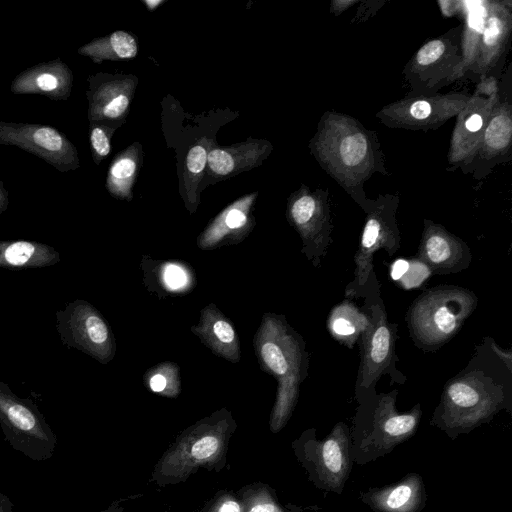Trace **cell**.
Returning a JSON list of instances; mask_svg holds the SVG:
<instances>
[{"label": "cell", "mask_w": 512, "mask_h": 512, "mask_svg": "<svg viewBox=\"0 0 512 512\" xmlns=\"http://www.w3.org/2000/svg\"><path fill=\"white\" fill-rule=\"evenodd\" d=\"M112 132L113 129L108 126L90 124V145L96 164H99L110 153Z\"/></svg>", "instance_id": "25"}, {"label": "cell", "mask_w": 512, "mask_h": 512, "mask_svg": "<svg viewBox=\"0 0 512 512\" xmlns=\"http://www.w3.org/2000/svg\"><path fill=\"white\" fill-rule=\"evenodd\" d=\"M207 149L203 145H194L188 151L185 162V182L188 186L197 185L207 164Z\"/></svg>", "instance_id": "22"}, {"label": "cell", "mask_w": 512, "mask_h": 512, "mask_svg": "<svg viewBox=\"0 0 512 512\" xmlns=\"http://www.w3.org/2000/svg\"><path fill=\"white\" fill-rule=\"evenodd\" d=\"M61 342L106 361L111 352L109 328L101 315L84 300H75L56 312Z\"/></svg>", "instance_id": "9"}, {"label": "cell", "mask_w": 512, "mask_h": 512, "mask_svg": "<svg viewBox=\"0 0 512 512\" xmlns=\"http://www.w3.org/2000/svg\"><path fill=\"white\" fill-rule=\"evenodd\" d=\"M409 268V261L400 258L391 265L390 276L394 281H399Z\"/></svg>", "instance_id": "35"}, {"label": "cell", "mask_w": 512, "mask_h": 512, "mask_svg": "<svg viewBox=\"0 0 512 512\" xmlns=\"http://www.w3.org/2000/svg\"><path fill=\"white\" fill-rule=\"evenodd\" d=\"M444 51V44L440 40H433L425 44L417 53V62L428 65L436 61Z\"/></svg>", "instance_id": "29"}, {"label": "cell", "mask_w": 512, "mask_h": 512, "mask_svg": "<svg viewBox=\"0 0 512 512\" xmlns=\"http://www.w3.org/2000/svg\"><path fill=\"white\" fill-rule=\"evenodd\" d=\"M410 113L416 119H425L431 113V106L426 101H417L411 106Z\"/></svg>", "instance_id": "36"}, {"label": "cell", "mask_w": 512, "mask_h": 512, "mask_svg": "<svg viewBox=\"0 0 512 512\" xmlns=\"http://www.w3.org/2000/svg\"><path fill=\"white\" fill-rule=\"evenodd\" d=\"M368 324V313L361 311L349 300H344L335 306L327 320L330 334L350 349L361 338Z\"/></svg>", "instance_id": "16"}, {"label": "cell", "mask_w": 512, "mask_h": 512, "mask_svg": "<svg viewBox=\"0 0 512 512\" xmlns=\"http://www.w3.org/2000/svg\"><path fill=\"white\" fill-rule=\"evenodd\" d=\"M165 282L172 289H178L186 282L184 271L177 266H169L165 270Z\"/></svg>", "instance_id": "31"}, {"label": "cell", "mask_w": 512, "mask_h": 512, "mask_svg": "<svg viewBox=\"0 0 512 512\" xmlns=\"http://www.w3.org/2000/svg\"><path fill=\"white\" fill-rule=\"evenodd\" d=\"M224 216V223L229 229H238L243 227L247 222V214L239 203L229 207Z\"/></svg>", "instance_id": "30"}, {"label": "cell", "mask_w": 512, "mask_h": 512, "mask_svg": "<svg viewBox=\"0 0 512 512\" xmlns=\"http://www.w3.org/2000/svg\"><path fill=\"white\" fill-rule=\"evenodd\" d=\"M200 512H244V509L237 492L220 490L205 503Z\"/></svg>", "instance_id": "23"}, {"label": "cell", "mask_w": 512, "mask_h": 512, "mask_svg": "<svg viewBox=\"0 0 512 512\" xmlns=\"http://www.w3.org/2000/svg\"><path fill=\"white\" fill-rule=\"evenodd\" d=\"M377 281L369 285L364 295L369 303V324L361 340V360L355 386V397L359 404L376 395L375 385L384 374H389L398 383L405 377L396 369L395 335L397 324H390L385 307L376 289ZM363 295V296H364Z\"/></svg>", "instance_id": "6"}, {"label": "cell", "mask_w": 512, "mask_h": 512, "mask_svg": "<svg viewBox=\"0 0 512 512\" xmlns=\"http://www.w3.org/2000/svg\"><path fill=\"white\" fill-rule=\"evenodd\" d=\"M235 428L230 418L221 416L184 430L156 462L149 482L164 488L187 481L199 469L220 472L227 465Z\"/></svg>", "instance_id": "1"}, {"label": "cell", "mask_w": 512, "mask_h": 512, "mask_svg": "<svg viewBox=\"0 0 512 512\" xmlns=\"http://www.w3.org/2000/svg\"><path fill=\"white\" fill-rule=\"evenodd\" d=\"M9 199L8 192L3 186V182L0 181V215L8 208Z\"/></svg>", "instance_id": "40"}, {"label": "cell", "mask_w": 512, "mask_h": 512, "mask_svg": "<svg viewBox=\"0 0 512 512\" xmlns=\"http://www.w3.org/2000/svg\"><path fill=\"white\" fill-rule=\"evenodd\" d=\"M158 512H170V511H158Z\"/></svg>", "instance_id": "42"}, {"label": "cell", "mask_w": 512, "mask_h": 512, "mask_svg": "<svg viewBox=\"0 0 512 512\" xmlns=\"http://www.w3.org/2000/svg\"><path fill=\"white\" fill-rule=\"evenodd\" d=\"M429 268L419 259L409 261V268L399 280L405 289L419 287L431 275Z\"/></svg>", "instance_id": "28"}, {"label": "cell", "mask_w": 512, "mask_h": 512, "mask_svg": "<svg viewBox=\"0 0 512 512\" xmlns=\"http://www.w3.org/2000/svg\"><path fill=\"white\" fill-rule=\"evenodd\" d=\"M0 512H14V503L10 497L0 492Z\"/></svg>", "instance_id": "39"}, {"label": "cell", "mask_w": 512, "mask_h": 512, "mask_svg": "<svg viewBox=\"0 0 512 512\" xmlns=\"http://www.w3.org/2000/svg\"><path fill=\"white\" fill-rule=\"evenodd\" d=\"M59 261V252L47 244L28 240L0 241V268H44Z\"/></svg>", "instance_id": "15"}, {"label": "cell", "mask_w": 512, "mask_h": 512, "mask_svg": "<svg viewBox=\"0 0 512 512\" xmlns=\"http://www.w3.org/2000/svg\"><path fill=\"white\" fill-rule=\"evenodd\" d=\"M291 446L308 480L317 489L338 495L343 493L354 463L350 429L346 423H336L321 440L317 439L314 428L307 429Z\"/></svg>", "instance_id": "5"}, {"label": "cell", "mask_w": 512, "mask_h": 512, "mask_svg": "<svg viewBox=\"0 0 512 512\" xmlns=\"http://www.w3.org/2000/svg\"><path fill=\"white\" fill-rule=\"evenodd\" d=\"M137 51L134 37L125 31H115L107 36L95 38L78 48L80 55L91 58L94 63L131 59L136 56Z\"/></svg>", "instance_id": "18"}, {"label": "cell", "mask_w": 512, "mask_h": 512, "mask_svg": "<svg viewBox=\"0 0 512 512\" xmlns=\"http://www.w3.org/2000/svg\"><path fill=\"white\" fill-rule=\"evenodd\" d=\"M478 303L475 293L456 285H441L420 294L406 313V322L415 345L435 351L460 330Z\"/></svg>", "instance_id": "4"}, {"label": "cell", "mask_w": 512, "mask_h": 512, "mask_svg": "<svg viewBox=\"0 0 512 512\" xmlns=\"http://www.w3.org/2000/svg\"><path fill=\"white\" fill-rule=\"evenodd\" d=\"M502 409L510 412L504 386L482 370H471L445 384L430 423L454 440L489 423Z\"/></svg>", "instance_id": "2"}, {"label": "cell", "mask_w": 512, "mask_h": 512, "mask_svg": "<svg viewBox=\"0 0 512 512\" xmlns=\"http://www.w3.org/2000/svg\"><path fill=\"white\" fill-rule=\"evenodd\" d=\"M484 341L489 345L492 353L497 356L507 367L508 372L512 371V354L511 351L501 349L492 338H484Z\"/></svg>", "instance_id": "34"}, {"label": "cell", "mask_w": 512, "mask_h": 512, "mask_svg": "<svg viewBox=\"0 0 512 512\" xmlns=\"http://www.w3.org/2000/svg\"><path fill=\"white\" fill-rule=\"evenodd\" d=\"M400 247L398 233L393 228H388L377 217L367 220L363 229L359 248L355 253L354 280L346 288L347 296H363L373 272V255L379 249H384L392 257Z\"/></svg>", "instance_id": "11"}, {"label": "cell", "mask_w": 512, "mask_h": 512, "mask_svg": "<svg viewBox=\"0 0 512 512\" xmlns=\"http://www.w3.org/2000/svg\"><path fill=\"white\" fill-rule=\"evenodd\" d=\"M0 429L15 451L35 462L53 457L58 440L37 405L0 382Z\"/></svg>", "instance_id": "7"}, {"label": "cell", "mask_w": 512, "mask_h": 512, "mask_svg": "<svg viewBox=\"0 0 512 512\" xmlns=\"http://www.w3.org/2000/svg\"><path fill=\"white\" fill-rule=\"evenodd\" d=\"M465 126L471 132L478 131L481 128V126H482V118H481V116L478 115V114L472 115L466 121Z\"/></svg>", "instance_id": "38"}, {"label": "cell", "mask_w": 512, "mask_h": 512, "mask_svg": "<svg viewBox=\"0 0 512 512\" xmlns=\"http://www.w3.org/2000/svg\"><path fill=\"white\" fill-rule=\"evenodd\" d=\"M397 394V390L376 394L359 405L350 431L354 463L364 465L384 457L416 434L421 405L401 413L395 405Z\"/></svg>", "instance_id": "3"}, {"label": "cell", "mask_w": 512, "mask_h": 512, "mask_svg": "<svg viewBox=\"0 0 512 512\" xmlns=\"http://www.w3.org/2000/svg\"><path fill=\"white\" fill-rule=\"evenodd\" d=\"M512 125L509 117L500 115L495 117L486 130V142L495 149L506 146L511 138Z\"/></svg>", "instance_id": "24"}, {"label": "cell", "mask_w": 512, "mask_h": 512, "mask_svg": "<svg viewBox=\"0 0 512 512\" xmlns=\"http://www.w3.org/2000/svg\"><path fill=\"white\" fill-rule=\"evenodd\" d=\"M417 259L432 274L457 273L469 267L472 252L465 242L440 228H428L420 241Z\"/></svg>", "instance_id": "13"}, {"label": "cell", "mask_w": 512, "mask_h": 512, "mask_svg": "<svg viewBox=\"0 0 512 512\" xmlns=\"http://www.w3.org/2000/svg\"><path fill=\"white\" fill-rule=\"evenodd\" d=\"M259 144H246L229 148H214L208 152L207 165L214 176H231L245 168H250L261 159Z\"/></svg>", "instance_id": "17"}, {"label": "cell", "mask_w": 512, "mask_h": 512, "mask_svg": "<svg viewBox=\"0 0 512 512\" xmlns=\"http://www.w3.org/2000/svg\"><path fill=\"white\" fill-rule=\"evenodd\" d=\"M138 163L139 158L134 147L128 148L114 159L106 181V187L112 195L130 198Z\"/></svg>", "instance_id": "19"}, {"label": "cell", "mask_w": 512, "mask_h": 512, "mask_svg": "<svg viewBox=\"0 0 512 512\" xmlns=\"http://www.w3.org/2000/svg\"><path fill=\"white\" fill-rule=\"evenodd\" d=\"M317 212V204L313 197L303 195L297 198L291 208L290 215L293 222L300 229Z\"/></svg>", "instance_id": "27"}, {"label": "cell", "mask_w": 512, "mask_h": 512, "mask_svg": "<svg viewBox=\"0 0 512 512\" xmlns=\"http://www.w3.org/2000/svg\"><path fill=\"white\" fill-rule=\"evenodd\" d=\"M244 512H293L278 500L275 490L267 484L255 482L240 488Z\"/></svg>", "instance_id": "20"}, {"label": "cell", "mask_w": 512, "mask_h": 512, "mask_svg": "<svg viewBox=\"0 0 512 512\" xmlns=\"http://www.w3.org/2000/svg\"><path fill=\"white\" fill-rule=\"evenodd\" d=\"M261 356L264 363L276 375L290 379L291 384L297 389L298 364L300 356L295 350L291 356L274 342H266L261 347Z\"/></svg>", "instance_id": "21"}, {"label": "cell", "mask_w": 512, "mask_h": 512, "mask_svg": "<svg viewBox=\"0 0 512 512\" xmlns=\"http://www.w3.org/2000/svg\"><path fill=\"white\" fill-rule=\"evenodd\" d=\"M166 386V379L161 374H156L150 379V388L154 392H162Z\"/></svg>", "instance_id": "37"}, {"label": "cell", "mask_w": 512, "mask_h": 512, "mask_svg": "<svg viewBox=\"0 0 512 512\" xmlns=\"http://www.w3.org/2000/svg\"><path fill=\"white\" fill-rule=\"evenodd\" d=\"M0 144L16 146L61 172L80 167L75 145L49 125L0 121Z\"/></svg>", "instance_id": "8"}, {"label": "cell", "mask_w": 512, "mask_h": 512, "mask_svg": "<svg viewBox=\"0 0 512 512\" xmlns=\"http://www.w3.org/2000/svg\"><path fill=\"white\" fill-rule=\"evenodd\" d=\"M359 498L374 512H421L427 493L422 476L411 472L396 483L362 491Z\"/></svg>", "instance_id": "14"}, {"label": "cell", "mask_w": 512, "mask_h": 512, "mask_svg": "<svg viewBox=\"0 0 512 512\" xmlns=\"http://www.w3.org/2000/svg\"><path fill=\"white\" fill-rule=\"evenodd\" d=\"M487 24L484 31V42L486 45L492 46L496 43L501 32V23L496 17H491Z\"/></svg>", "instance_id": "33"}, {"label": "cell", "mask_w": 512, "mask_h": 512, "mask_svg": "<svg viewBox=\"0 0 512 512\" xmlns=\"http://www.w3.org/2000/svg\"><path fill=\"white\" fill-rule=\"evenodd\" d=\"M99 512H124V508L121 506L119 502H113L107 508Z\"/></svg>", "instance_id": "41"}, {"label": "cell", "mask_w": 512, "mask_h": 512, "mask_svg": "<svg viewBox=\"0 0 512 512\" xmlns=\"http://www.w3.org/2000/svg\"><path fill=\"white\" fill-rule=\"evenodd\" d=\"M213 332L218 340L223 343H230L235 338V333L232 326L223 320H219L214 324Z\"/></svg>", "instance_id": "32"}, {"label": "cell", "mask_w": 512, "mask_h": 512, "mask_svg": "<svg viewBox=\"0 0 512 512\" xmlns=\"http://www.w3.org/2000/svg\"><path fill=\"white\" fill-rule=\"evenodd\" d=\"M367 152L366 139L361 134H354L343 139L340 145L341 158L345 165L356 166Z\"/></svg>", "instance_id": "26"}, {"label": "cell", "mask_w": 512, "mask_h": 512, "mask_svg": "<svg viewBox=\"0 0 512 512\" xmlns=\"http://www.w3.org/2000/svg\"><path fill=\"white\" fill-rule=\"evenodd\" d=\"M88 119L90 124L109 127L123 119L133 93L132 81L111 75L97 74L88 78Z\"/></svg>", "instance_id": "10"}, {"label": "cell", "mask_w": 512, "mask_h": 512, "mask_svg": "<svg viewBox=\"0 0 512 512\" xmlns=\"http://www.w3.org/2000/svg\"><path fill=\"white\" fill-rule=\"evenodd\" d=\"M73 72L61 59L38 63L19 73L10 85L16 95H42L54 101L67 100L72 92Z\"/></svg>", "instance_id": "12"}]
</instances>
